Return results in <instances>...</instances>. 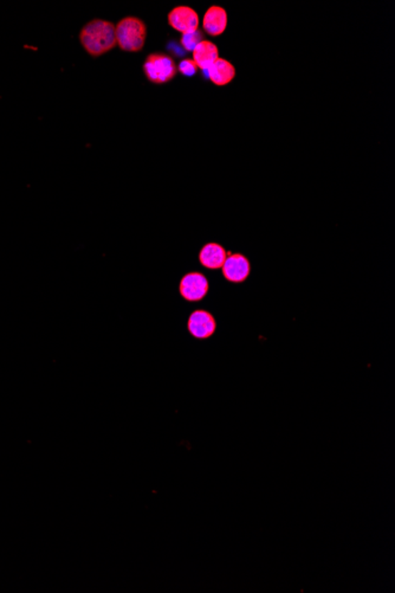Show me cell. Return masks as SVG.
Here are the masks:
<instances>
[{
	"instance_id": "3",
	"label": "cell",
	"mask_w": 395,
	"mask_h": 593,
	"mask_svg": "<svg viewBox=\"0 0 395 593\" xmlns=\"http://www.w3.org/2000/svg\"><path fill=\"white\" fill-rule=\"evenodd\" d=\"M144 73L149 82L165 84L176 76L178 66L172 56L162 52H153L144 61Z\"/></svg>"
},
{
	"instance_id": "11",
	"label": "cell",
	"mask_w": 395,
	"mask_h": 593,
	"mask_svg": "<svg viewBox=\"0 0 395 593\" xmlns=\"http://www.w3.org/2000/svg\"><path fill=\"white\" fill-rule=\"evenodd\" d=\"M226 257V250L216 243H209L205 245L199 254L200 263L205 268L212 270L220 269Z\"/></svg>"
},
{
	"instance_id": "12",
	"label": "cell",
	"mask_w": 395,
	"mask_h": 593,
	"mask_svg": "<svg viewBox=\"0 0 395 593\" xmlns=\"http://www.w3.org/2000/svg\"><path fill=\"white\" fill-rule=\"evenodd\" d=\"M203 41L204 32L198 29L196 31L184 34L181 39H180V44H181L182 48H184L186 52H192L196 49V45Z\"/></svg>"
},
{
	"instance_id": "7",
	"label": "cell",
	"mask_w": 395,
	"mask_h": 593,
	"mask_svg": "<svg viewBox=\"0 0 395 593\" xmlns=\"http://www.w3.org/2000/svg\"><path fill=\"white\" fill-rule=\"evenodd\" d=\"M216 324L214 317L205 311H196L191 314L187 329L196 339H207L214 335Z\"/></svg>"
},
{
	"instance_id": "8",
	"label": "cell",
	"mask_w": 395,
	"mask_h": 593,
	"mask_svg": "<svg viewBox=\"0 0 395 593\" xmlns=\"http://www.w3.org/2000/svg\"><path fill=\"white\" fill-rule=\"evenodd\" d=\"M229 17L224 7L211 6L204 14L203 29L205 34L212 37L223 35L227 29Z\"/></svg>"
},
{
	"instance_id": "5",
	"label": "cell",
	"mask_w": 395,
	"mask_h": 593,
	"mask_svg": "<svg viewBox=\"0 0 395 593\" xmlns=\"http://www.w3.org/2000/svg\"><path fill=\"white\" fill-rule=\"evenodd\" d=\"M209 291V282L203 274H187L180 283V293L189 301H199Z\"/></svg>"
},
{
	"instance_id": "13",
	"label": "cell",
	"mask_w": 395,
	"mask_h": 593,
	"mask_svg": "<svg viewBox=\"0 0 395 593\" xmlns=\"http://www.w3.org/2000/svg\"><path fill=\"white\" fill-rule=\"evenodd\" d=\"M178 71L186 77H192L198 73V66H196L194 61L191 59H182L181 62L178 66Z\"/></svg>"
},
{
	"instance_id": "2",
	"label": "cell",
	"mask_w": 395,
	"mask_h": 593,
	"mask_svg": "<svg viewBox=\"0 0 395 593\" xmlns=\"http://www.w3.org/2000/svg\"><path fill=\"white\" fill-rule=\"evenodd\" d=\"M116 44L121 50L139 52L144 49L147 37V26L140 18L126 17L115 26Z\"/></svg>"
},
{
	"instance_id": "6",
	"label": "cell",
	"mask_w": 395,
	"mask_h": 593,
	"mask_svg": "<svg viewBox=\"0 0 395 593\" xmlns=\"http://www.w3.org/2000/svg\"><path fill=\"white\" fill-rule=\"evenodd\" d=\"M221 268L224 276L230 282H243L250 274V263L241 254H229Z\"/></svg>"
},
{
	"instance_id": "9",
	"label": "cell",
	"mask_w": 395,
	"mask_h": 593,
	"mask_svg": "<svg viewBox=\"0 0 395 593\" xmlns=\"http://www.w3.org/2000/svg\"><path fill=\"white\" fill-rule=\"evenodd\" d=\"M206 74L207 79L216 86H224L230 84L236 77V68L234 64L225 59H218L209 68Z\"/></svg>"
},
{
	"instance_id": "1",
	"label": "cell",
	"mask_w": 395,
	"mask_h": 593,
	"mask_svg": "<svg viewBox=\"0 0 395 593\" xmlns=\"http://www.w3.org/2000/svg\"><path fill=\"white\" fill-rule=\"evenodd\" d=\"M79 41L90 56L99 57L116 46L115 25L104 19L86 23L79 32Z\"/></svg>"
},
{
	"instance_id": "4",
	"label": "cell",
	"mask_w": 395,
	"mask_h": 593,
	"mask_svg": "<svg viewBox=\"0 0 395 593\" xmlns=\"http://www.w3.org/2000/svg\"><path fill=\"white\" fill-rule=\"evenodd\" d=\"M169 24L178 32L187 34L199 29V16L189 6H176L169 14Z\"/></svg>"
},
{
	"instance_id": "10",
	"label": "cell",
	"mask_w": 395,
	"mask_h": 593,
	"mask_svg": "<svg viewBox=\"0 0 395 593\" xmlns=\"http://www.w3.org/2000/svg\"><path fill=\"white\" fill-rule=\"evenodd\" d=\"M192 59L198 66V69L203 70L205 73L216 59H219V49L212 41L204 39L196 45V49L192 51Z\"/></svg>"
}]
</instances>
